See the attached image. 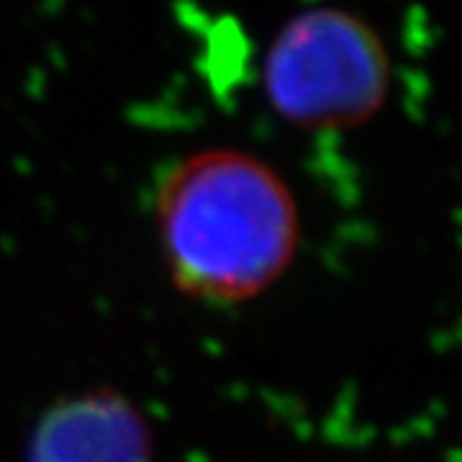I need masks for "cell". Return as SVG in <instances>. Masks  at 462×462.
Segmentation results:
<instances>
[{"mask_svg": "<svg viewBox=\"0 0 462 462\" xmlns=\"http://www.w3.org/2000/svg\"><path fill=\"white\" fill-rule=\"evenodd\" d=\"M152 214L172 285L211 306L267 293L300 247L291 185L245 149L208 147L182 157L157 185Z\"/></svg>", "mask_w": 462, "mask_h": 462, "instance_id": "1", "label": "cell"}, {"mask_svg": "<svg viewBox=\"0 0 462 462\" xmlns=\"http://www.w3.org/2000/svg\"><path fill=\"white\" fill-rule=\"evenodd\" d=\"M270 108L300 132H349L383 111L391 54L380 33L337 5L285 21L263 60Z\"/></svg>", "mask_w": 462, "mask_h": 462, "instance_id": "2", "label": "cell"}, {"mask_svg": "<svg viewBox=\"0 0 462 462\" xmlns=\"http://www.w3.org/2000/svg\"><path fill=\"white\" fill-rule=\"evenodd\" d=\"M29 462H154L147 419L116 391H85L39 419Z\"/></svg>", "mask_w": 462, "mask_h": 462, "instance_id": "3", "label": "cell"}]
</instances>
